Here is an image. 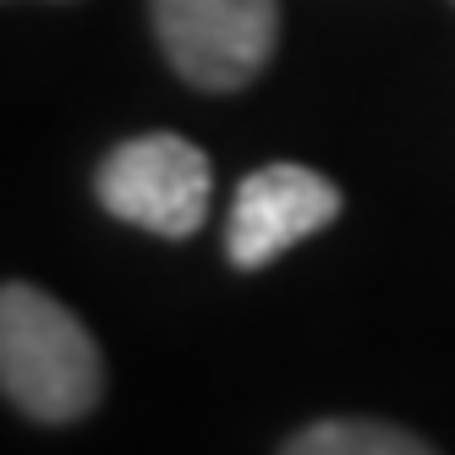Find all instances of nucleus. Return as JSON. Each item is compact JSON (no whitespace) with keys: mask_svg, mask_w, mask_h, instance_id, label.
<instances>
[{"mask_svg":"<svg viewBox=\"0 0 455 455\" xmlns=\"http://www.w3.org/2000/svg\"><path fill=\"white\" fill-rule=\"evenodd\" d=\"M340 214V192L330 176L307 165H264L236 187L231 225H225V252L236 269H264L285 247L307 242Z\"/></svg>","mask_w":455,"mask_h":455,"instance_id":"nucleus-4","label":"nucleus"},{"mask_svg":"<svg viewBox=\"0 0 455 455\" xmlns=\"http://www.w3.org/2000/svg\"><path fill=\"white\" fill-rule=\"evenodd\" d=\"M0 379L6 401L34 422H77L105 389L93 335L39 285L12 280L0 291Z\"/></svg>","mask_w":455,"mask_h":455,"instance_id":"nucleus-1","label":"nucleus"},{"mask_svg":"<svg viewBox=\"0 0 455 455\" xmlns=\"http://www.w3.org/2000/svg\"><path fill=\"white\" fill-rule=\"evenodd\" d=\"M209 154L176 132L126 138L100 165V204L154 236H192L209 214Z\"/></svg>","mask_w":455,"mask_h":455,"instance_id":"nucleus-3","label":"nucleus"},{"mask_svg":"<svg viewBox=\"0 0 455 455\" xmlns=\"http://www.w3.org/2000/svg\"><path fill=\"white\" fill-rule=\"evenodd\" d=\"M280 455H434L417 434L389 428V422L368 417H335V422H313L291 439Z\"/></svg>","mask_w":455,"mask_h":455,"instance_id":"nucleus-5","label":"nucleus"},{"mask_svg":"<svg viewBox=\"0 0 455 455\" xmlns=\"http://www.w3.org/2000/svg\"><path fill=\"white\" fill-rule=\"evenodd\" d=\"M154 34L165 60L209 93L247 88L280 39L275 0H154Z\"/></svg>","mask_w":455,"mask_h":455,"instance_id":"nucleus-2","label":"nucleus"}]
</instances>
